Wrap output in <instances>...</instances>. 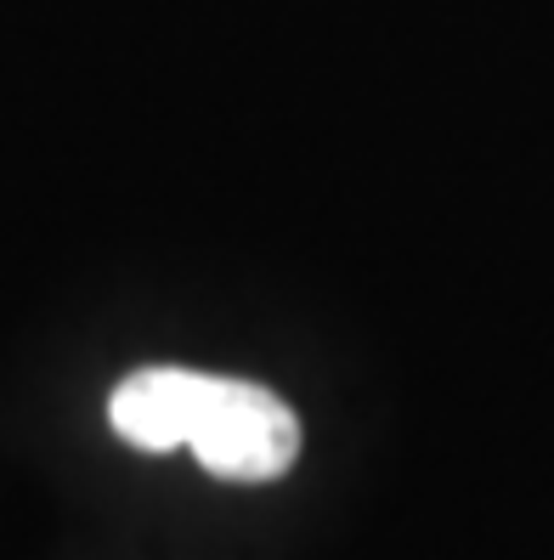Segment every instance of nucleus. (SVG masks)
Wrapping results in <instances>:
<instances>
[{"label": "nucleus", "instance_id": "obj_1", "mask_svg": "<svg viewBox=\"0 0 554 560\" xmlns=\"http://www.w3.org/2000/svg\"><path fill=\"white\" fill-rule=\"evenodd\" d=\"M108 424L125 447L170 453L192 447L221 481H278L300 458V419L278 390L192 374V369H137L114 385Z\"/></svg>", "mask_w": 554, "mask_h": 560}]
</instances>
